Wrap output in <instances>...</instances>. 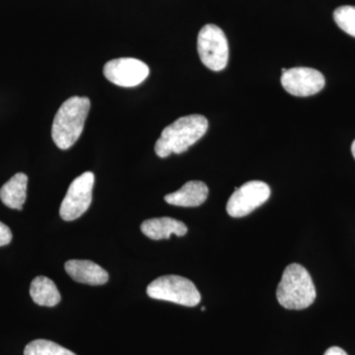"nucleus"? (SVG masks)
<instances>
[{
	"label": "nucleus",
	"instance_id": "f257e3e1",
	"mask_svg": "<svg viewBox=\"0 0 355 355\" xmlns=\"http://www.w3.org/2000/svg\"><path fill=\"white\" fill-rule=\"evenodd\" d=\"M209 128V121L202 114L182 116L163 130L155 144V153L166 158L172 153H186Z\"/></svg>",
	"mask_w": 355,
	"mask_h": 355
},
{
	"label": "nucleus",
	"instance_id": "f03ea898",
	"mask_svg": "<svg viewBox=\"0 0 355 355\" xmlns=\"http://www.w3.org/2000/svg\"><path fill=\"white\" fill-rule=\"evenodd\" d=\"M89 110V98L78 96L70 97L60 106L51 128V137L58 148L67 150L78 140L83 132Z\"/></svg>",
	"mask_w": 355,
	"mask_h": 355
},
{
	"label": "nucleus",
	"instance_id": "7ed1b4c3",
	"mask_svg": "<svg viewBox=\"0 0 355 355\" xmlns=\"http://www.w3.org/2000/svg\"><path fill=\"white\" fill-rule=\"evenodd\" d=\"M316 296L314 282L304 266H287L277 289L279 304L288 310H303L314 303Z\"/></svg>",
	"mask_w": 355,
	"mask_h": 355
},
{
	"label": "nucleus",
	"instance_id": "20e7f679",
	"mask_svg": "<svg viewBox=\"0 0 355 355\" xmlns=\"http://www.w3.org/2000/svg\"><path fill=\"white\" fill-rule=\"evenodd\" d=\"M146 291L149 297L156 300L169 301L187 307H195L202 299L193 282L179 275L158 277L147 286Z\"/></svg>",
	"mask_w": 355,
	"mask_h": 355
},
{
	"label": "nucleus",
	"instance_id": "39448f33",
	"mask_svg": "<svg viewBox=\"0 0 355 355\" xmlns=\"http://www.w3.org/2000/svg\"><path fill=\"white\" fill-rule=\"evenodd\" d=\"M198 51L207 69L214 71L225 69L229 58L228 41L218 26H203L198 37Z\"/></svg>",
	"mask_w": 355,
	"mask_h": 355
},
{
	"label": "nucleus",
	"instance_id": "423d86ee",
	"mask_svg": "<svg viewBox=\"0 0 355 355\" xmlns=\"http://www.w3.org/2000/svg\"><path fill=\"white\" fill-rule=\"evenodd\" d=\"M95 176L92 172H84L70 184L60 205V216L65 221H73L85 214L92 202Z\"/></svg>",
	"mask_w": 355,
	"mask_h": 355
},
{
	"label": "nucleus",
	"instance_id": "0eeeda50",
	"mask_svg": "<svg viewBox=\"0 0 355 355\" xmlns=\"http://www.w3.org/2000/svg\"><path fill=\"white\" fill-rule=\"evenodd\" d=\"M270 188L261 181H250L241 188H235L227 202L229 216L240 218L253 212L270 198Z\"/></svg>",
	"mask_w": 355,
	"mask_h": 355
},
{
	"label": "nucleus",
	"instance_id": "6e6552de",
	"mask_svg": "<svg viewBox=\"0 0 355 355\" xmlns=\"http://www.w3.org/2000/svg\"><path fill=\"white\" fill-rule=\"evenodd\" d=\"M104 76L110 83L121 87H135L150 73L148 65L133 58H121L105 64Z\"/></svg>",
	"mask_w": 355,
	"mask_h": 355
},
{
	"label": "nucleus",
	"instance_id": "1a4fd4ad",
	"mask_svg": "<svg viewBox=\"0 0 355 355\" xmlns=\"http://www.w3.org/2000/svg\"><path fill=\"white\" fill-rule=\"evenodd\" d=\"M282 84L289 94L308 97L319 93L324 87L326 80L319 70L310 67H293L282 73Z\"/></svg>",
	"mask_w": 355,
	"mask_h": 355
},
{
	"label": "nucleus",
	"instance_id": "9d476101",
	"mask_svg": "<svg viewBox=\"0 0 355 355\" xmlns=\"http://www.w3.org/2000/svg\"><path fill=\"white\" fill-rule=\"evenodd\" d=\"M72 279L89 286H102L109 280V273L94 261L70 260L64 265Z\"/></svg>",
	"mask_w": 355,
	"mask_h": 355
},
{
	"label": "nucleus",
	"instance_id": "9b49d317",
	"mask_svg": "<svg viewBox=\"0 0 355 355\" xmlns=\"http://www.w3.org/2000/svg\"><path fill=\"white\" fill-rule=\"evenodd\" d=\"M209 188L200 181H190L180 190L165 196V202L171 205L183 207H200L207 200Z\"/></svg>",
	"mask_w": 355,
	"mask_h": 355
},
{
	"label": "nucleus",
	"instance_id": "f8f14e48",
	"mask_svg": "<svg viewBox=\"0 0 355 355\" xmlns=\"http://www.w3.org/2000/svg\"><path fill=\"white\" fill-rule=\"evenodd\" d=\"M140 228L146 237L153 240L169 239L172 234L181 237L188 232L186 224L171 217L148 219L141 224Z\"/></svg>",
	"mask_w": 355,
	"mask_h": 355
},
{
	"label": "nucleus",
	"instance_id": "ddd939ff",
	"mask_svg": "<svg viewBox=\"0 0 355 355\" xmlns=\"http://www.w3.org/2000/svg\"><path fill=\"white\" fill-rule=\"evenodd\" d=\"M27 175L17 173L0 189V200L9 209L22 210L27 198Z\"/></svg>",
	"mask_w": 355,
	"mask_h": 355
},
{
	"label": "nucleus",
	"instance_id": "4468645a",
	"mask_svg": "<svg viewBox=\"0 0 355 355\" xmlns=\"http://www.w3.org/2000/svg\"><path fill=\"white\" fill-rule=\"evenodd\" d=\"M30 295L36 304L53 307L60 302V293L53 280L46 277H37L30 286Z\"/></svg>",
	"mask_w": 355,
	"mask_h": 355
},
{
	"label": "nucleus",
	"instance_id": "2eb2a0df",
	"mask_svg": "<svg viewBox=\"0 0 355 355\" xmlns=\"http://www.w3.org/2000/svg\"><path fill=\"white\" fill-rule=\"evenodd\" d=\"M24 355H76L58 343L46 340H36L28 343Z\"/></svg>",
	"mask_w": 355,
	"mask_h": 355
},
{
	"label": "nucleus",
	"instance_id": "dca6fc26",
	"mask_svg": "<svg viewBox=\"0 0 355 355\" xmlns=\"http://www.w3.org/2000/svg\"><path fill=\"white\" fill-rule=\"evenodd\" d=\"M334 19L343 32L355 38V6L338 7L334 12Z\"/></svg>",
	"mask_w": 355,
	"mask_h": 355
},
{
	"label": "nucleus",
	"instance_id": "f3484780",
	"mask_svg": "<svg viewBox=\"0 0 355 355\" xmlns=\"http://www.w3.org/2000/svg\"><path fill=\"white\" fill-rule=\"evenodd\" d=\"M12 240V232L6 224L0 221V247L6 246Z\"/></svg>",
	"mask_w": 355,
	"mask_h": 355
},
{
	"label": "nucleus",
	"instance_id": "a211bd4d",
	"mask_svg": "<svg viewBox=\"0 0 355 355\" xmlns=\"http://www.w3.org/2000/svg\"><path fill=\"white\" fill-rule=\"evenodd\" d=\"M324 355H347V354L340 347H331L324 352Z\"/></svg>",
	"mask_w": 355,
	"mask_h": 355
},
{
	"label": "nucleus",
	"instance_id": "6ab92c4d",
	"mask_svg": "<svg viewBox=\"0 0 355 355\" xmlns=\"http://www.w3.org/2000/svg\"><path fill=\"white\" fill-rule=\"evenodd\" d=\"M352 155H354V157L355 159V140L354 142H352Z\"/></svg>",
	"mask_w": 355,
	"mask_h": 355
}]
</instances>
